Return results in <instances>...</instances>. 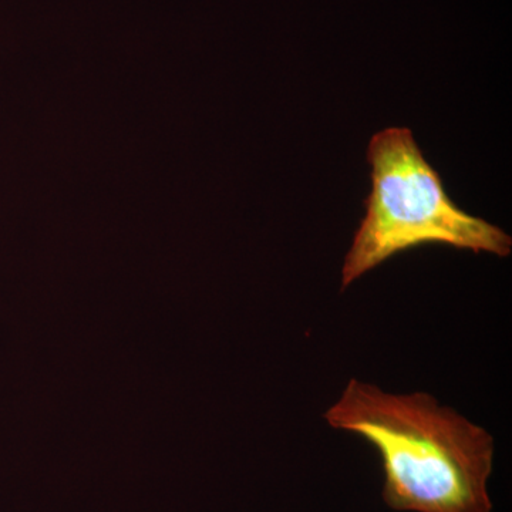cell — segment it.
Masks as SVG:
<instances>
[{
    "label": "cell",
    "mask_w": 512,
    "mask_h": 512,
    "mask_svg": "<svg viewBox=\"0 0 512 512\" xmlns=\"http://www.w3.org/2000/svg\"><path fill=\"white\" fill-rule=\"evenodd\" d=\"M372 191L342 268V291L387 259L441 244L507 258L512 239L504 229L468 214L448 197L409 128L375 134L367 148Z\"/></svg>",
    "instance_id": "obj_2"
},
{
    "label": "cell",
    "mask_w": 512,
    "mask_h": 512,
    "mask_svg": "<svg viewBox=\"0 0 512 512\" xmlns=\"http://www.w3.org/2000/svg\"><path fill=\"white\" fill-rule=\"evenodd\" d=\"M323 419L375 447L384 504L399 512H493L494 437L429 393L350 379Z\"/></svg>",
    "instance_id": "obj_1"
}]
</instances>
